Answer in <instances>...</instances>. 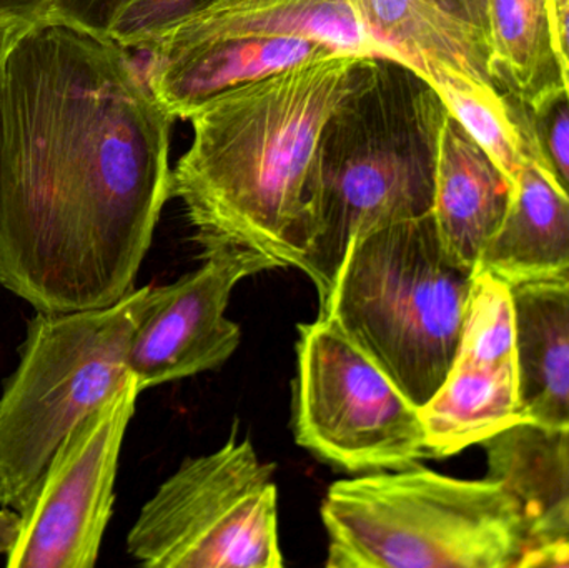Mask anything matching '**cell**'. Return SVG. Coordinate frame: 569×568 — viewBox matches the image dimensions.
<instances>
[{"instance_id": "6da1fadb", "label": "cell", "mask_w": 569, "mask_h": 568, "mask_svg": "<svg viewBox=\"0 0 569 568\" xmlns=\"http://www.w3.org/2000/svg\"><path fill=\"white\" fill-rule=\"evenodd\" d=\"M173 122L132 52L29 23L0 70V286L37 312L132 292L172 199Z\"/></svg>"}, {"instance_id": "7a4b0ae2", "label": "cell", "mask_w": 569, "mask_h": 568, "mask_svg": "<svg viewBox=\"0 0 569 568\" xmlns=\"http://www.w3.org/2000/svg\"><path fill=\"white\" fill-rule=\"evenodd\" d=\"M365 56L328 53L213 96L190 116L172 170L202 252L246 249L300 269L310 249L308 182L321 130Z\"/></svg>"}, {"instance_id": "3957f363", "label": "cell", "mask_w": 569, "mask_h": 568, "mask_svg": "<svg viewBox=\"0 0 569 568\" xmlns=\"http://www.w3.org/2000/svg\"><path fill=\"white\" fill-rule=\"evenodd\" d=\"M448 113L433 83L407 63L358 60L321 130L308 182L311 240L300 270L320 306L358 236L433 212Z\"/></svg>"}, {"instance_id": "277c9868", "label": "cell", "mask_w": 569, "mask_h": 568, "mask_svg": "<svg viewBox=\"0 0 569 568\" xmlns=\"http://www.w3.org/2000/svg\"><path fill=\"white\" fill-rule=\"evenodd\" d=\"M473 276L427 213L358 236L320 316L421 409L457 360Z\"/></svg>"}, {"instance_id": "5b68a950", "label": "cell", "mask_w": 569, "mask_h": 568, "mask_svg": "<svg viewBox=\"0 0 569 568\" xmlns=\"http://www.w3.org/2000/svg\"><path fill=\"white\" fill-rule=\"evenodd\" d=\"M320 514L328 568L517 567L527 542L503 486L418 464L331 484Z\"/></svg>"}, {"instance_id": "8992f818", "label": "cell", "mask_w": 569, "mask_h": 568, "mask_svg": "<svg viewBox=\"0 0 569 568\" xmlns=\"http://www.w3.org/2000/svg\"><path fill=\"white\" fill-rule=\"evenodd\" d=\"M153 299L156 287L146 286L113 306L27 322L0 393V507L16 509L60 444L132 376L130 347Z\"/></svg>"}, {"instance_id": "52a82bcc", "label": "cell", "mask_w": 569, "mask_h": 568, "mask_svg": "<svg viewBox=\"0 0 569 568\" xmlns=\"http://www.w3.org/2000/svg\"><path fill=\"white\" fill-rule=\"evenodd\" d=\"M276 466L249 439L187 459L142 507L127 552L149 568H280Z\"/></svg>"}, {"instance_id": "ba28073f", "label": "cell", "mask_w": 569, "mask_h": 568, "mask_svg": "<svg viewBox=\"0 0 569 568\" xmlns=\"http://www.w3.org/2000/svg\"><path fill=\"white\" fill-rule=\"evenodd\" d=\"M293 430L298 446L347 472L431 459L420 409L325 316L298 326Z\"/></svg>"}, {"instance_id": "9c48e42d", "label": "cell", "mask_w": 569, "mask_h": 568, "mask_svg": "<svg viewBox=\"0 0 569 568\" xmlns=\"http://www.w3.org/2000/svg\"><path fill=\"white\" fill-rule=\"evenodd\" d=\"M139 393V383L130 376L60 444L26 499L16 509H0V556L7 567L96 566Z\"/></svg>"}, {"instance_id": "30bf717a", "label": "cell", "mask_w": 569, "mask_h": 568, "mask_svg": "<svg viewBox=\"0 0 569 568\" xmlns=\"http://www.w3.org/2000/svg\"><path fill=\"white\" fill-rule=\"evenodd\" d=\"M203 263L177 282L156 287V299L133 336L130 373L140 392L219 369L239 349L242 330L227 319L233 289L243 279L279 269L246 249L202 252Z\"/></svg>"}, {"instance_id": "8fae6325", "label": "cell", "mask_w": 569, "mask_h": 568, "mask_svg": "<svg viewBox=\"0 0 569 568\" xmlns=\"http://www.w3.org/2000/svg\"><path fill=\"white\" fill-rule=\"evenodd\" d=\"M333 52L307 37H232L133 56L163 109L176 120H189L213 96Z\"/></svg>"}, {"instance_id": "7c38bea8", "label": "cell", "mask_w": 569, "mask_h": 568, "mask_svg": "<svg viewBox=\"0 0 569 568\" xmlns=\"http://www.w3.org/2000/svg\"><path fill=\"white\" fill-rule=\"evenodd\" d=\"M232 37H307L335 52L388 57L350 0H213L139 53L177 52Z\"/></svg>"}, {"instance_id": "4fadbf2b", "label": "cell", "mask_w": 569, "mask_h": 568, "mask_svg": "<svg viewBox=\"0 0 569 568\" xmlns=\"http://www.w3.org/2000/svg\"><path fill=\"white\" fill-rule=\"evenodd\" d=\"M511 193V177L448 113L438 152L433 217L441 242L455 262L477 270L507 216Z\"/></svg>"}, {"instance_id": "5bb4252c", "label": "cell", "mask_w": 569, "mask_h": 568, "mask_svg": "<svg viewBox=\"0 0 569 568\" xmlns=\"http://www.w3.org/2000/svg\"><path fill=\"white\" fill-rule=\"evenodd\" d=\"M361 26L391 59L433 86L448 79L490 83L487 40L437 0H350ZM497 87V86H495Z\"/></svg>"}, {"instance_id": "9a60e30c", "label": "cell", "mask_w": 569, "mask_h": 568, "mask_svg": "<svg viewBox=\"0 0 569 568\" xmlns=\"http://www.w3.org/2000/svg\"><path fill=\"white\" fill-rule=\"evenodd\" d=\"M477 270L510 286L569 277V196L538 153L527 157L515 177L507 216Z\"/></svg>"}, {"instance_id": "2e32d148", "label": "cell", "mask_w": 569, "mask_h": 568, "mask_svg": "<svg viewBox=\"0 0 569 568\" xmlns=\"http://www.w3.org/2000/svg\"><path fill=\"white\" fill-rule=\"evenodd\" d=\"M511 287L521 419L569 429V277Z\"/></svg>"}, {"instance_id": "e0dca14e", "label": "cell", "mask_w": 569, "mask_h": 568, "mask_svg": "<svg viewBox=\"0 0 569 568\" xmlns=\"http://www.w3.org/2000/svg\"><path fill=\"white\" fill-rule=\"evenodd\" d=\"M483 446L488 479L503 486L520 507L523 550L569 537V429L520 422Z\"/></svg>"}, {"instance_id": "ac0fdd59", "label": "cell", "mask_w": 569, "mask_h": 568, "mask_svg": "<svg viewBox=\"0 0 569 568\" xmlns=\"http://www.w3.org/2000/svg\"><path fill=\"white\" fill-rule=\"evenodd\" d=\"M431 459L485 444L521 419L517 363L455 362L440 389L420 409Z\"/></svg>"}, {"instance_id": "d6986e66", "label": "cell", "mask_w": 569, "mask_h": 568, "mask_svg": "<svg viewBox=\"0 0 569 568\" xmlns=\"http://www.w3.org/2000/svg\"><path fill=\"white\" fill-rule=\"evenodd\" d=\"M488 69L497 89L531 107L565 86L547 0H487Z\"/></svg>"}, {"instance_id": "ffe728a7", "label": "cell", "mask_w": 569, "mask_h": 568, "mask_svg": "<svg viewBox=\"0 0 569 568\" xmlns=\"http://www.w3.org/2000/svg\"><path fill=\"white\" fill-rule=\"evenodd\" d=\"M448 112L493 157L517 177L527 157L537 152L528 122L527 106L505 96L490 83L451 79L435 86Z\"/></svg>"}, {"instance_id": "44dd1931", "label": "cell", "mask_w": 569, "mask_h": 568, "mask_svg": "<svg viewBox=\"0 0 569 568\" xmlns=\"http://www.w3.org/2000/svg\"><path fill=\"white\" fill-rule=\"evenodd\" d=\"M455 362L471 366L517 363L513 287L488 270H475Z\"/></svg>"}, {"instance_id": "7402d4cb", "label": "cell", "mask_w": 569, "mask_h": 568, "mask_svg": "<svg viewBox=\"0 0 569 568\" xmlns=\"http://www.w3.org/2000/svg\"><path fill=\"white\" fill-rule=\"evenodd\" d=\"M538 157L569 196V83L527 107Z\"/></svg>"}, {"instance_id": "603a6c76", "label": "cell", "mask_w": 569, "mask_h": 568, "mask_svg": "<svg viewBox=\"0 0 569 568\" xmlns=\"http://www.w3.org/2000/svg\"><path fill=\"white\" fill-rule=\"evenodd\" d=\"M213 0H133L113 22L109 39L132 53Z\"/></svg>"}, {"instance_id": "cb8c5ba5", "label": "cell", "mask_w": 569, "mask_h": 568, "mask_svg": "<svg viewBox=\"0 0 569 568\" xmlns=\"http://www.w3.org/2000/svg\"><path fill=\"white\" fill-rule=\"evenodd\" d=\"M133 0H47L42 22L72 27L109 39L113 22Z\"/></svg>"}, {"instance_id": "d4e9b609", "label": "cell", "mask_w": 569, "mask_h": 568, "mask_svg": "<svg viewBox=\"0 0 569 568\" xmlns=\"http://www.w3.org/2000/svg\"><path fill=\"white\" fill-rule=\"evenodd\" d=\"M547 10L555 53L569 83V0H547Z\"/></svg>"}, {"instance_id": "484cf974", "label": "cell", "mask_w": 569, "mask_h": 568, "mask_svg": "<svg viewBox=\"0 0 569 568\" xmlns=\"http://www.w3.org/2000/svg\"><path fill=\"white\" fill-rule=\"evenodd\" d=\"M438 6L487 40V0H437Z\"/></svg>"}, {"instance_id": "4316f807", "label": "cell", "mask_w": 569, "mask_h": 568, "mask_svg": "<svg viewBox=\"0 0 569 568\" xmlns=\"http://www.w3.org/2000/svg\"><path fill=\"white\" fill-rule=\"evenodd\" d=\"M47 0H0V20L23 23L42 22Z\"/></svg>"}, {"instance_id": "83f0119b", "label": "cell", "mask_w": 569, "mask_h": 568, "mask_svg": "<svg viewBox=\"0 0 569 568\" xmlns=\"http://www.w3.org/2000/svg\"><path fill=\"white\" fill-rule=\"evenodd\" d=\"M27 26L29 23L17 22V20H0V70L10 46L16 42L17 37Z\"/></svg>"}]
</instances>
